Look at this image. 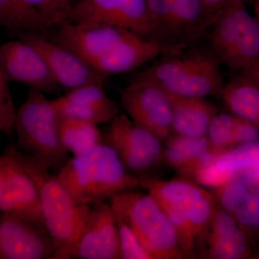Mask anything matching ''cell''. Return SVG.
I'll list each match as a JSON object with an SVG mask.
<instances>
[{"mask_svg": "<svg viewBox=\"0 0 259 259\" xmlns=\"http://www.w3.org/2000/svg\"><path fill=\"white\" fill-rule=\"evenodd\" d=\"M37 12L51 30H54L64 22L69 21L74 4L71 0H23Z\"/></svg>", "mask_w": 259, "mask_h": 259, "instance_id": "cell-27", "label": "cell"}, {"mask_svg": "<svg viewBox=\"0 0 259 259\" xmlns=\"http://www.w3.org/2000/svg\"><path fill=\"white\" fill-rule=\"evenodd\" d=\"M61 143L74 156H82L103 144V136L96 124L61 117Z\"/></svg>", "mask_w": 259, "mask_h": 259, "instance_id": "cell-25", "label": "cell"}, {"mask_svg": "<svg viewBox=\"0 0 259 259\" xmlns=\"http://www.w3.org/2000/svg\"><path fill=\"white\" fill-rule=\"evenodd\" d=\"M207 136L213 147L226 151L236 146L256 142L259 128L236 115L218 113L209 124Z\"/></svg>", "mask_w": 259, "mask_h": 259, "instance_id": "cell-22", "label": "cell"}, {"mask_svg": "<svg viewBox=\"0 0 259 259\" xmlns=\"http://www.w3.org/2000/svg\"><path fill=\"white\" fill-rule=\"evenodd\" d=\"M167 93L173 115L172 131L177 135L189 137L207 136L209 124L218 114L217 107L204 97H183Z\"/></svg>", "mask_w": 259, "mask_h": 259, "instance_id": "cell-18", "label": "cell"}, {"mask_svg": "<svg viewBox=\"0 0 259 259\" xmlns=\"http://www.w3.org/2000/svg\"><path fill=\"white\" fill-rule=\"evenodd\" d=\"M0 28L13 33L19 31L39 34L52 32L42 17L23 0H0Z\"/></svg>", "mask_w": 259, "mask_h": 259, "instance_id": "cell-24", "label": "cell"}, {"mask_svg": "<svg viewBox=\"0 0 259 259\" xmlns=\"http://www.w3.org/2000/svg\"><path fill=\"white\" fill-rule=\"evenodd\" d=\"M168 139L163 158L175 169L191 176L218 151L207 136L189 137L176 134Z\"/></svg>", "mask_w": 259, "mask_h": 259, "instance_id": "cell-20", "label": "cell"}, {"mask_svg": "<svg viewBox=\"0 0 259 259\" xmlns=\"http://www.w3.org/2000/svg\"><path fill=\"white\" fill-rule=\"evenodd\" d=\"M61 117L99 124L110 122L118 115L120 105L110 98L104 83H88L69 90L54 100Z\"/></svg>", "mask_w": 259, "mask_h": 259, "instance_id": "cell-17", "label": "cell"}, {"mask_svg": "<svg viewBox=\"0 0 259 259\" xmlns=\"http://www.w3.org/2000/svg\"><path fill=\"white\" fill-rule=\"evenodd\" d=\"M114 214L118 230L121 258L151 259L128 224L120 216Z\"/></svg>", "mask_w": 259, "mask_h": 259, "instance_id": "cell-29", "label": "cell"}, {"mask_svg": "<svg viewBox=\"0 0 259 259\" xmlns=\"http://www.w3.org/2000/svg\"><path fill=\"white\" fill-rule=\"evenodd\" d=\"M221 97L233 115L259 128L258 84L239 75L225 84Z\"/></svg>", "mask_w": 259, "mask_h": 259, "instance_id": "cell-23", "label": "cell"}, {"mask_svg": "<svg viewBox=\"0 0 259 259\" xmlns=\"http://www.w3.org/2000/svg\"><path fill=\"white\" fill-rule=\"evenodd\" d=\"M14 34L40 53L60 88L69 91L88 83L106 81V76L95 71L79 56L42 34L24 31Z\"/></svg>", "mask_w": 259, "mask_h": 259, "instance_id": "cell-13", "label": "cell"}, {"mask_svg": "<svg viewBox=\"0 0 259 259\" xmlns=\"http://www.w3.org/2000/svg\"><path fill=\"white\" fill-rule=\"evenodd\" d=\"M121 106L136 125L160 139L172 131V109L168 93L151 81L132 80L120 91Z\"/></svg>", "mask_w": 259, "mask_h": 259, "instance_id": "cell-9", "label": "cell"}, {"mask_svg": "<svg viewBox=\"0 0 259 259\" xmlns=\"http://www.w3.org/2000/svg\"><path fill=\"white\" fill-rule=\"evenodd\" d=\"M209 223V252L211 258L238 259L248 255L244 235L230 213L214 209Z\"/></svg>", "mask_w": 259, "mask_h": 259, "instance_id": "cell-19", "label": "cell"}, {"mask_svg": "<svg viewBox=\"0 0 259 259\" xmlns=\"http://www.w3.org/2000/svg\"><path fill=\"white\" fill-rule=\"evenodd\" d=\"M61 117L54 100L30 88L25 102L17 110L14 131L19 151L36 158L51 170H58L69 160L61 143Z\"/></svg>", "mask_w": 259, "mask_h": 259, "instance_id": "cell-4", "label": "cell"}, {"mask_svg": "<svg viewBox=\"0 0 259 259\" xmlns=\"http://www.w3.org/2000/svg\"><path fill=\"white\" fill-rule=\"evenodd\" d=\"M209 33L212 52L221 64L240 74L259 61V23L241 0H229Z\"/></svg>", "mask_w": 259, "mask_h": 259, "instance_id": "cell-7", "label": "cell"}, {"mask_svg": "<svg viewBox=\"0 0 259 259\" xmlns=\"http://www.w3.org/2000/svg\"><path fill=\"white\" fill-rule=\"evenodd\" d=\"M103 144L110 146L126 169L135 174L149 171L163 158L161 139L125 114H118L110 121Z\"/></svg>", "mask_w": 259, "mask_h": 259, "instance_id": "cell-8", "label": "cell"}, {"mask_svg": "<svg viewBox=\"0 0 259 259\" xmlns=\"http://www.w3.org/2000/svg\"><path fill=\"white\" fill-rule=\"evenodd\" d=\"M0 211L17 213L44 224L35 183L9 146L0 153Z\"/></svg>", "mask_w": 259, "mask_h": 259, "instance_id": "cell-14", "label": "cell"}, {"mask_svg": "<svg viewBox=\"0 0 259 259\" xmlns=\"http://www.w3.org/2000/svg\"><path fill=\"white\" fill-rule=\"evenodd\" d=\"M48 38L72 51L92 67L95 61L112 55L134 32L109 25L80 26L69 21ZM45 36V35H44Z\"/></svg>", "mask_w": 259, "mask_h": 259, "instance_id": "cell-12", "label": "cell"}, {"mask_svg": "<svg viewBox=\"0 0 259 259\" xmlns=\"http://www.w3.org/2000/svg\"><path fill=\"white\" fill-rule=\"evenodd\" d=\"M220 188V204L226 212L233 214L250 193L249 188L245 184L233 180Z\"/></svg>", "mask_w": 259, "mask_h": 259, "instance_id": "cell-30", "label": "cell"}, {"mask_svg": "<svg viewBox=\"0 0 259 259\" xmlns=\"http://www.w3.org/2000/svg\"><path fill=\"white\" fill-rule=\"evenodd\" d=\"M56 176L76 202L90 206L140 185L139 177L131 175L105 144L69 158Z\"/></svg>", "mask_w": 259, "mask_h": 259, "instance_id": "cell-2", "label": "cell"}, {"mask_svg": "<svg viewBox=\"0 0 259 259\" xmlns=\"http://www.w3.org/2000/svg\"><path fill=\"white\" fill-rule=\"evenodd\" d=\"M146 1L150 26L148 40L161 47L162 54L195 47L214 20L201 0Z\"/></svg>", "mask_w": 259, "mask_h": 259, "instance_id": "cell-5", "label": "cell"}, {"mask_svg": "<svg viewBox=\"0 0 259 259\" xmlns=\"http://www.w3.org/2000/svg\"><path fill=\"white\" fill-rule=\"evenodd\" d=\"M212 161L221 170L233 178L259 163V143L241 145L236 148L214 153Z\"/></svg>", "mask_w": 259, "mask_h": 259, "instance_id": "cell-26", "label": "cell"}, {"mask_svg": "<svg viewBox=\"0 0 259 259\" xmlns=\"http://www.w3.org/2000/svg\"><path fill=\"white\" fill-rule=\"evenodd\" d=\"M140 185L164 209H185L209 192L186 180L161 181L146 177H139Z\"/></svg>", "mask_w": 259, "mask_h": 259, "instance_id": "cell-21", "label": "cell"}, {"mask_svg": "<svg viewBox=\"0 0 259 259\" xmlns=\"http://www.w3.org/2000/svg\"><path fill=\"white\" fill-rule=\"evenodd\" d=\"M54 257L45 226L14 212L0 211V259H47Z\"/></svg>", "mask_w": 259, "mask_h": 259, "instance_id": "cell-11", "label": "cell"}, {"mask_svg": "<svg viewBox=\"0 0 259 259\" xmlns=\"http://www.w3.org/2000/svg\"><path fill=\"white\" fill-rule=\"evenodd\" d=\"M241 1L243 2V3H244V2L246 1V0H241Z\"/></svg>", "mask_w": 259, "mask_h": 259, "instance_id": "cell-35", "label": "cell"}, {"mask_svg": "<svg viewBox=\"0 0 259 259\" xmlns=\"http://www.w3.org/2000/svg\"><path fill=\"white\" fill-rule=\"evenodd\" d=\"M0 61L9 82L23 83L45 94L60 88L40 53L20 39L0 46Z\"/></svg>", "mask_w": 259, "mask_h": 259, "instance_id": "cell-15", "label": "cell"}, {"mask_svg": "<svg viewBox=\"0 0 259 259\" xmlns=\"http://www.w3.org/2000/svg\"><path fill=\"white\" fill-rule=\"evenodd\" d=\"M195 48L162 54L133 80L151 81L180 96L221 97L225 83L221 61L212 50Z\"/></svg>", "mask_w": 259, "mask_h": 259, "instance_id": "cell-3", "label": "cell"}, {"mask_svg": "<svg viewBox=\"0 0 259 259\" xmlns=\"http://www.w3.org/2000/svg\"><path fill=\"white\" fill-rule=\"evenodd\" d=\"M241 76H245L247 79L256 83L259 86V61L253 67L247 70L244 72L240 74Z\"/></svg>", "mask_w": 259, "mask_h": 259, "instance_id": "cell-33", "label": "cell"}, {"mask_svg": "<svg viewBox=\"0 0 259 259\" xmlns=\"http://www.w3.org/2000/svg\"><path fill=\"white\" fill-rule=\"evenodd\" d=\"M110 204L131 227L151 259L185 256L173 225L149 194L121 192L110 199Z\"/></svg>", "mask_w": 259, "mask_h": 259, "instance_id": "cell-6", "label": "cell"}, {"mask_svg": "<svg viewBox=\"0 0 259 259\" xmlns=\"http://www.w3.org/2000/svg\"><path fill=\"white\" fill-rule=\"evenodd\" d=\"M69 22L125 29L148 40L149 36L146 0H80L73 6Z\"/></svg>", "mask_w": 259, "mask_h": 259, "instance_id": "cell-10", "label": "cell"}, {"mask_svg": "<svg viewBox=\"0 0 259 259\" xmlns=\"http://www.w3.org/2000/svg\"><path fill=\"white\" fill-rule=\"evenodd\" d=\"M13 156L36 187L42 223L54 247L55 259L71 258L88 221L91 206L76 202L56 175L36 158L10 145Z\"/></svg>", "mask_w": 259, "mask_h": 259, "instance_id": "cell-1", "label": "cell"}, {"mask_svg": "<svg viewBox=\"0 0 259 259\" xmlns=\"http://www.w3.org/2000/svg\"><path fill=\"white\" fill-rule=\"evenodd\" d=\"M71 258H121L118 230L110 204L102 201L91 206Z\"/></svg>", "mask_w": 259, "mask_h": 259, "instance_id": "cell-16", "label": "cell"}, {"mask_svg": "<svg viewBox=\"0 0 259 259\" xmlns=\"http://www.w3.org/2000/svg\"><path fill=\"white\" fill-rule=\"evenodd\" d=\"M9 83L0 61V133L11 139L14 132L17 110L10 92Z\"/></svg>", "mask_w": 259, "mask_h": 259, "instance_id": "cell-28", "label": "cell"}, {"mask_svg": "<svg viewBox=\"0 0 259 259\" xmlns=\"http://www.w3.org/2000/svg\"><path fill=\"white\" fill-rule=\"evenodd\" d=\"M253 16L259 23V0H254V15Z\"/></svg>", "mask_w": 259, "mask_h": 259, "instance_id": "cell-34", "label": "cell"}, {"mask_svg": "<svg viewBox=\"0 0 259 259\" xmlns=\"http://www.w3.org/2000/svg\"><path fill=\"white\" fill-rule=\"evenodd\" d=\"M204 8L213 18L215 19L218 13L226 6L229 0H201Z\"/></svg>", "mask_w": 259, "mask_h": 259, "instance_id": "cell-32", "label": "cell"}, {"mask_svg": "<svg viewBox=\"0 0 259 259\" xmlns=\"http://www.w3.org/2000/svg\"><path fill=\"white\" fill-rule=\"evenodd\" d=\"M237 223L245 228L259 227V194L250 192L248 197L233 213Z\"/></svg>", "mask_w": 259, "mask_h": 259, "instance_id": "cell-31", "label": "cell"}]
</instances>
